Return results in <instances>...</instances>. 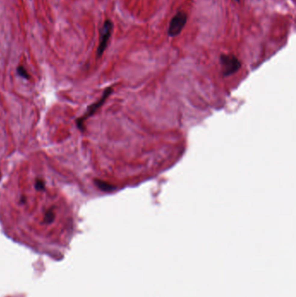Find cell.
<instances>
[{
	"instance_id": "cell-7",
	"label": "cell",
	"mask_w": 296,
	"mask_h": 297,
	"mask_svg": "<svg viewBox=\"0 0 296 297\" xmlns=\"http://www.w3.org/2000/svg\"><path fill=\"white\" fill-rule=\"evenodd\" d=\"M55 219V213L51 209L48 210L45 214V221L47 222V223H51Z\"/></svg>"
},
{
	"instance_id": "cell-1",
	"label": "cell",
	"mask_w": 296,
	"mask_h": 297,
	"mask_svg": "<svg viewBox=\"0 0 296 297\" xmlns=\"http://www.w3.org/2000/svg\"><path fill=\"white\" fill-rule=\"evenodd\" d=\"M220 62L222 69V74L224 76H228L237 72L242 63L240 60L234 55H221Z\"/></svg>"
},
{
	"instance_id": "cell-5",
	"label": "cell",
	"mask_w": 296,
	"mask_h": 297,
	"mask_svg": "<svg viewBox=\"0 0 296 297\" xmlns=\"http://www.w3.org/2000/svg\"><path fill=\"white\" fill-rule=\"evenodd\" d=\"M94 183L96 184V186L98 188L99 190H101L102 191H104V192H112L116 190V187L111 185L110 183H106V182H103V181H101V180H97L96 179L94 181Z\"/></svg>"
},
{
	"instance_id": "cell-8",
	"label": "cell",
	"mask_w": 296,
	"mask_h": 297,
	"mask_svg": "<svg viewBox=\"0 0 296 297\" xmlns=\"http://www.w3.org/2000/svg\"><path fill=\"white\" fill-rule=\"evenodd\" d=\"M35 189L38 191L45 190V183L42 179H38L35 183Z\"/></svg>"
},
{
	"instance_id": "cell-4",
	"label": "cell",
	"mask_w": 296,
	"mask_h": 297,
	"mask_svg": "<svg viewBox=\"0 0 296 297\" xmlns=\"http://www.w3.org/2000/svg\"><path fill=\"white\" fill-rule=\"evenodd\" d=\"M112 30H113V23L110 20L108 19L103 23V25L102 30H101L100 42H99V45L98 48H97V57H100L103 54L104 51L106 50L109 40L110 36H111Z\"/></svg>"
},
{
	"instance_id": "cell-9",
	"label": "cell",
	"mask_w": 296,
	"mask_h": 297,
	"mask_svg": "<svg viewBox=\"0 0 296 297\" xmlns=\"http://www.w3.org/2000/svg\"><path fill=\"white\" fill-rule=\"evenodd\" d=\"M25 202H26V199H25V197H24V196H22V197H21V199H20V203H22V204H23V203H24Z\"/></svg>"
},
{
	"instance_id": "cell-3",
	"label": "cell",
	"mask_w": 296,
	"mask_h": 297,
	"mask_svg": "<svg viewBox=\"0 0 296 297\" xmlns=\"http://www.w3.org/2000/svg\"><path fill=\"white\" fill-rule=\"evenodd\" d=\"M186 23H187V14L183 11L177 12L169 23L168 31V36L172 38L178 36L183 30Z\"/></svg>"
},
{
	"instance_id": "cell-6",
	"label": "cell",
	"mask_w": 296,
	"mask_h": 297,
	"mask_svg": "<svg viewBox=\"0 0 296 297\" xmlns=\"http://www.w3.org/2000/svg\"><path fill=\"white\" fill-rule=\"evenodd\" d=\"M17 72L19 76L21 77H23L24 79H29L30 78V75L29 73L27 72V70L23 68V66H18L17 69Z\"/></svg>"
},
{
	"instance_id": "cell-2",
	"label": "cell",
	"mask_w": 296,
	"mask_h": 297,
	"mask_svg": "<svg viewBox=\"0 0 296 297\" xmlns=\"http://www.w3.org/2000/svg\"><path fill=\"white\" fill-rule=\"evenodd\" d=\"M111 93H112V88H111V87H109L108 89L105 90V91L103 92V97L99 99L97 102H96L95 104H91V106H89V108L87 109V110H86V112L84 113V116L76 120V125H77V127H78L79 130H84V121H85L87 118H89L90 116H91L92 115L94 114V113L98 110L100 107L102 106V105L104 104V102L106 101V99L108 98V97H109Z\"/></svg>"
}]
</instances>
